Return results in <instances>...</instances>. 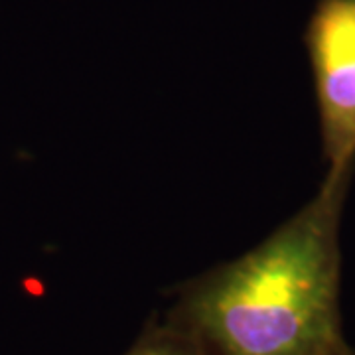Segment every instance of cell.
Wrapping results in <instances>:
<instances>
[{
  "instance_id": "3957f363",
  "label": "cell",
  "mask_w": 355,
  "mask_h": 355,
  "mask_svg": "<svg viewBox=\"0 0 355 355\" xmlns=\"http://www.w3.org/2000/svg\"><path fill=\"white\" fill-rule=\"evenodd\" d=\"M125 355H205L190 331L168 318L153 316Z\"/></svg>"
},
{
  "instance_id": "7a4b0ae2",
  "label": "cell",
  "mask_w": 355,
  "mask_h": 355,
  "mask_svg": "<svg viewBox=\"0 0 355 355\" xmlns=\"http://www.w3.org/2000/svg\"><path fill=\"white\" fill-rule=\"evenodd\" d=\"M328 170L355 164V0H318L304 30Z\"/></svg>"
},
{
  "instance_id": "277c9868",
  "label": "cell",
  "mask_w": 355,
  "mask_h": 355,
  "mask_svg": "<svg viewBox=\"0 0 355 355\" xmlns=\"http://www.w3.org/2000/svg\"><path fill=\"white\" fill-rule=\"evenodd\" d=\"M328 355H355V347H352L349 343L343 340V342L338 343Z\"/></svg>"
},
{
  "instance_id": "6da1fadb",
  "label": "cell",
  "mask_w": 355,
  "mask_h": 355,
  "mask_svg": "<svg viewBox=\"0 0 355 355\" xmlns=\"http://www.w3.org/2000/svg\"><path fill=\"white\" fill-rule=\"evenodd\" d=\"M355 164L241 257L178 284L164 318L205 355H328L342 343L343 205Z\"/></svg>"
}]
</instances>
